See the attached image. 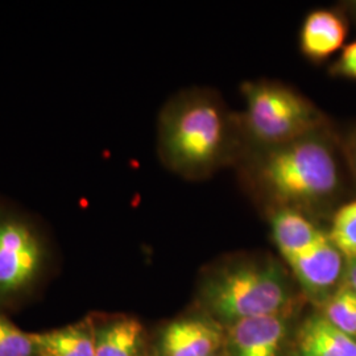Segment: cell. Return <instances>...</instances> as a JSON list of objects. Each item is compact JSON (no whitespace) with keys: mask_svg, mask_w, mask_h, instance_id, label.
Returning a JSON list of instances; mask_svg holds the SVG:
<instances>
[{"mask_svg":"<svg viewBox=\"0 0 356 356\" xmlns=\"http://www.w3.org/2000/svg\"><path fill=\"white\" fill-rule=\"evenodd\" d=\"M247 149L241 116L214 90H181L159 114V157L172 173L188 181H204L238 164Z\"/></svg>","mask_w":356,"mask_h":356,"instance_id":"1","label":"cell"},{"mask_svg":"<svg viewBox=\"0 0 356 356\" xmlns=\"http://www.w3.org/2000/svg\"><path fill=\"white\" fill-rule=\"evenodd\" d=\"M322 132L243 154L238 163L242 184L267 213L289 209L310 216L334 200L341 172Z\"/></svg>","mask_w":356,"mask_h":356,"instance_id":"2","label":"cell"},{"mask_svg":"<svg viewBox=\"0 0 356 356\" xmlns=\"http://www.w3.org/2000/svg\"><path fill=\"white\" fill-rule=\"evenodd\" d=\"M241 116L248 149L273 148L325 128V116L298 90L280 81L254 79L241 86Z\"/></svg>","mask_w":356,"mask_h":356,"instance_id":"3","label":"cell"},{"mask_svg":"<svg viewBox=\"0 0 356 356\" xmlns=\"http://www.w3.org/2000/svg\"><path fill=\"white\" fill-rule=\"evenodd\" d=\"M206 305L227 321L277 316L289 304L285 275L273 261L241 260L220 268L204 281Z\"/></svg>","mask_w":356,"mask_h":356,"instance_id":"4","label":"cell"},{"mask_svg":"<svg viewBox=\"0 0 356 356\" xmlns=\"http://www.w3.org/2000/svg\"><path fill=\"white\" fill-rule=\"evenodd\" d=\"M48 264V247L29 216L0 202V302L33 289Z\"/></svg>","mask_w":356,"mask_h":356,"instance_id":"5","label":"cell"},{"mask_svg":"<svg viewBox=\"0 0 356 356\" xmlns=\"http://www.w3.org/2000/svg\"><path fill=\"white\" fill-rule=\"evenodd\" d=\"M286 263L306 291L321 293L337 284L342 273L343 256L323 232L312 245L288 257Z\"/></svg>","mask_w":356,"mask_h":356,"instance_id":"6","label":"cell"},{"mask_svg":"<svg viewBox=\"0 0 356 356\" xmlns=\"http://www.w3.org/2000/svg\"><path fill=\"white\" fill-rule=\"evenodd\" d=\"M348 26L343 15L329 8L307 13L300 29V49L306 58L321 63L343 49Z\"/></svg>","mask_w":356,"mask_h":356,"instance_id":"7","label":"cell"},{"mask_svg":"<svg viewBox=\"0 0 356 356\" xmlns=\"http://www.w3.org/2000/svg\"><path fill=\"white\" fill-rule=\"evenodd\" d=\"M284 334L279 316L241 319L229 329V344L234 356H277Z\"/></svg>","mask_w":356,"mask_h":356,"instance_id":"8","label":"cell"},{"mask_svg":"<svg viewBox=\"0 0 356 356\" xmlns=\"http://www.w3.org/2000/svg\"><path fill=\"white\" fill-rule=\"evenodd\" d=\"M220 344V332L200 319L170 323L163 334V356H213Z\"/></svg>","mask_w":356,"mask_h":356,"instance_id":"9","label":"cell"},{"mask_svg":"<svg viewBox=\"0 0 356 356\" xmlns=\"http://www.w3.org/2000/svg\"><path fill=\"white\" fill-rule=\"evenodd\" d=\"M267 214L273 239L285 260L312 245L323 234L304 213L280 209Z\"/></svg>","mask_w":356,"mask_h":356,"instance_id":"10","label":"cell"},{"mask_svg":"<svg viewBox=\"0 0 356 356\" xmlns=\"http://www.w3.org/2000/svg\"><path fill=\"white\" fill-rule=\"evenodd\" d=\"M302 356H356V341L325 317L307 319L298 334Z\"/></svg>","mask_w":356,"mask_h":356,"instance_id":"11","label":"cell"},{"mask_svg":"<svg viewBox=\"0 0 356 356\" xmlns=\"http://www.w3.org/2000/svg\"><path fill=\"white\" fill-rule=\"evenodd\" d=\"M36 356H95V335L90 323L81 322L63 329L31 332Z\"/></svg>","mask_w":356,"mask_h":356,"instance_id":"12","label":"cell"},{"mask_svg":"<svg viewBox=\"0 0 356 356\" xmlns=\"http://www.w3.org/2000/svg\"><path fill=\"white\" fill-rule=\"evenodd\" d=\"M95 356H138L143 326L138 319L118 318L94 330Z\"/></svg>","mask_w":356,"mask_h":356,"instance_id":"13","label":"cell"},{"mask_svg":"<svg viewBox=\"0 0 356 356\" xmlns=\"http://www.w3.org/2000/svg\"><path fill=\"white\" fill-rule=\"evenodd\" d=\"M331 243L348 261H356V200L342 204L332 216Z\"/></svg>","mask_w":356,"mask_h":356,"instance_id":"14","label":"cell"},{"mask_svg":"<svg viewBox=\"0 0 356 356\" xmlns=\"http://www.w3.org/2000/svg\"><path fill=\"white\" fill-rule=\"evenodd\" d=\"M325 318L350 337L356 335V292L347 282L327 301Z\"/></svg>","mask_w":356,"mask_h":356,"instance_id":"15","label":"cell"},{"mask_svg":"<svg viewBox=\"0 0 356 356\" xmlns=\"http://www.w3.org/2000/svg\"><path fill=\"white\" fill-rule=\"evenodd\" d=\"M0 356H36L31 332L20 330L0 316Z\"/></svg>","mask_w":356,"mask_h":356,"instance_id":"16","label":"cell"},{"mask_svg":"<svg viewBox=\"0 0 356 356\" xmlns=\"http://www.w3.org/2000/svg\"><path fill=\"white\" fill-rule=\"evenodd\" d=\"M331 74L356 79V41L346 45L338 60L332 64Z\"/></svg>","mask_w":356,"mask_h":356,"instance_id":"17","label":"cell"},{"mask_svg":"<svg viewBox=\"0 0 356 356\" xmlns=\"http://www.w3.org/2000/svg\"><path fill=\"white\" fill-rule=\"evenodd\" d=\"M350 157H351V164L354 166V170L356 173V131L354 136L350 141Z\"/></svg>","mask_w":356,"mask_h":356,"instance_id":"18","label":"cell"},{"mask_svg":"<svg viewBox=\"0 0 356 356\" xmlns=\"http://www.w3.org/2000/svg\"><path fill=\"white\" fill-rule=\"evenodd\" d=\"M353 4V8H354V11H355L356 13V1H354V3H351Z\"/></svg>","mask_w":356,"mask_h":356,"instance_id":"19","label":"cell"}]
</instances>
